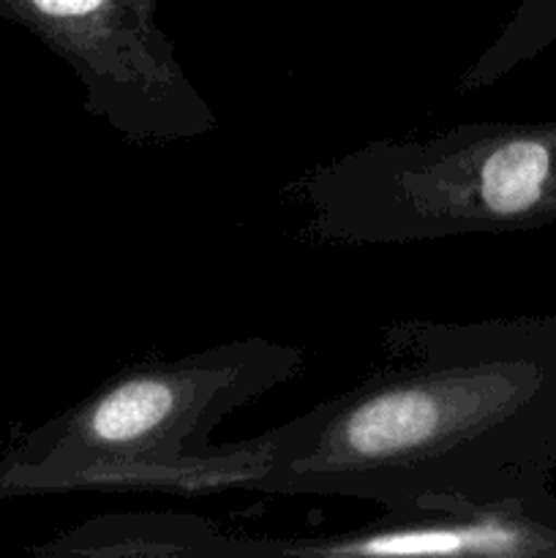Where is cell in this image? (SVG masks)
I'll return each instance as SVG.
<instances>
[{
    "instance_id": "obj_1",
    "label": "cell",
    "mask_w": 556,
    "mask_h": 558,
    "mask_svg": "<svg viewBox=\"0 0 556 558\" xmlns=\"http://www.w3.org/2000/svg\"><path fill=\"white\" fill-rule=\"evenodd\" d=\"M390 365L251 439L245 490L423 512H518L556 529V314L392 322Z\"/></svg>"
},
{
    "instance_id": "obj_2",
    "label": "cell",
    "mask_w": 556,
    "mask_h": 558,
    "mask_svg": "<svg viewBox=\"0 0 556 558\" xmlns=\"http://www.w3.org/2000/svg\"><path fill=\"white\" fill-rule=\"evenodd\" d=\"M300 371L303 352L270 338L123 368L0 458V499L87 488H249L262 452L251 439L213 447V430Z\"/></svg>"
},
{
    "instance_id": "obj_3",
    "label": "cell",
    "mask_w": 556,
    "mask_h": 558,
    "mask_svg": "<svg viewBox=\"0 0 556 558\" xmlns=\"http://www.w3.org/2000/svg\"><path fill=\"white\" fill-rule=\"evenodd\" d=\"M292 194L316 243L407 245L556 223V120H485L316 163Z\"/></svg>"
},
{
    "instance_id": "obj_4",
    "label": "cell",
    "mask_w": 556,
    "mask_h": 558,
    "mask_svg": "<svg viewBox=\"0 0 556 558\" xmlns=\"http://www.w3.org/2000/svg\"><path fill=\"white\" fill-rule=\"evenodd\" d=\"M80 80L85 109L134 145L210 134L216 112L156 22V0H0Z\"/></svg>"
},
{
    "instance_id": "obj_5",
    "label": "cell",
    "mask_w": 556,
    "mask_h": 558,
    "mask_svg": "<svg viewBox=\"0 0 556 558\" xmlns=\"http://www.w3.org/2000/svg\"><path fill=\"white\" fill-rule=\"evenodd\" d=\"M240 556H556V529L518 512H387L336 537L240 539Z\"/></svg>"
},
{
    "instance_id": "obj_6",
    "label": "cell",
    "mask_w": 556,
    "mask_h": 558,
    "mask_svg": "<svg viewBox=\"0 0 556 558\" xmlns=\"http://www.w3.org/2000/svg\"><path fill=\"white\" fill-rule=\"evenodd\" d=\"M238 539L207 518L180 512H134L104 515L41 545L38 556H234Z\"/></svg>"
},
{
    "instance_id": "obj_7",
    "label": "cell",
    "mask_w": 556,
    "mask_h": 558,
    "mask_svg": "<svg viewBox=\"0 0 556 558\" xmlns=\"http://www.w3.org/2000/svg\"><path fill=\"white\" fill-rule=\"evenodd\" d=\"M556 41V0H523L505 31L478 58L480 74L501 80Z\"/></svg>"
}]
</instances>
